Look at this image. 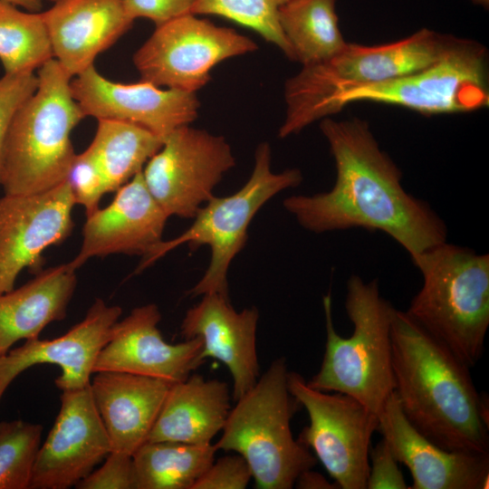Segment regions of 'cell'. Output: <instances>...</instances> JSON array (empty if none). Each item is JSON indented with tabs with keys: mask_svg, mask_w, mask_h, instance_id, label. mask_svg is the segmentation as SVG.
Here are the masks:
<instances>
[{
	"mask_svg": "<svg viewBox=\"0 0 489 489\" xmlns=\"http://www.w3.org/2000/svg\"><path fill=\"white\" fill-rule=\"evenodd\" d=\"M53 58L41 12L0 0V62L5 74L34 72Z\"/></svg>",
	"mask_w": 489,
	"mask_h": 489,
	"instance_id": "28",
	"label": "cell"
},
{
	"mask_svg": "<svg viewBox=\"0 0 489 489\" xmlns=\"http://www.w3.org/2000/svg\"><path fill=\"white\" fill-rule=\"evenodd\" d=\"M196 0H123L129 16L134 21L146 18L156 26L191 14Z\"/></svg>",
	"mask_w": 489,
	"mask_h": 489,
	"instance_id": "36",
	"label": "cell"
},
{
	"mask_svg": "<svg viewBox=\"0 0 489 489\" xmlns=\"http://www.w3.org/2000/svg\"><path fill=\"white\" fill-rule=\"evenodd\" d=\"M49 1L55 2V1H57V0H49Z\"/></svg>",
	"mask_w": 489,
	"mask_h": 489,
	"instance_id": "40",
	"label": "cell"
},
{
	"mask_svg": "<svg viewBox=\"0 0 489 489\" xmlns=\"http://www.w3.org/2000/svg\"><path fill=\"white\" fill-rule=\"evenodd\" d=\"M285 359L274 360L256 383L231 408L217 450L234 451L247 462L255 487L291 489L317 463L293 437L291 420L299 403L287 386Z\"/></svg>",
	"mask_w": 489,
	"mask_h": 489,
	"instance_id": "7",
	"label": "cell"
},
{
	"mask_svg": "<svg viewBox=\"0 0 489 489\" xmlns=\"http://www.w3.org/2000/svg\"><path fill=\"white\" fill-rule=\"evenodd\" d=\"M37 84V75L34 72L4 74L0 78V182L9 126L17 110L34 92Z\"/></svg>",
	"mask_w": 489,
	"mask_h": 489,
	"instance_id": "32",
	"label": "cell"
},
{
	"mask_svg": "<svg viewBox=\"0 0 489 489\" xmlns=\"http://www.w3.org/2000/svg\"><path fill=\"white\" fill-rule=\"evenodd\" d=\"M302 174L298 168L279 173L271 169V148L260 143L254 154V167L246 183L230 196L213 197L193 217V224L170 240H162L143 256L137 273L143 271L166 254L184 244L210 247L211 259L197 284L187 294L192 297L219 293L228 297L227 273L234 258L244 248L247 230L256 213L278 193L298 187Z\"/></svg>",
	"mask_w": 489,
	"mask_h": 489,
	"instance_id": "8",
	"label": "cell"
},
{
	"mask_svg": "<svg viewBox=\"0 0 489 489\" xmlns=\"http://www.w3.org/2000/svg\"><path fill=\"white\" fill-rule=\"evenodd\" d=\"M216 451L212 443L147 441L132 455L135 489H192Z\"/></svg>",
	"mask_w": 489,
	"mask_h": 489,
	"instance_id": "26",
	"label": "cell"
},
{
	"mask_svg": "<svg viewBox=\"0 0 489 489\" xmlns=\"http://www.w3.org/2000/svg\"><path fill=\"white\" fill-rule=\"evenodd\" d=\"M336 0H289L279 9L282 32L293 61L302 66L326 61L347 42L339 27Z\"/></svg>",
	"mask_w": 489,
	"mask_h": 489,
	"instance_id": "25",
	"label": "cell"
},
{
	"mask_svg": "<svg viewBox=\"0 0 489 489\" xmlns=\"http://www.w3.org/2000/svg\"><path fill=\"white\" fill-rule=\"evenodd\" d=\"M287 386L309 417L298 440L313 451L339 488L366 489L379 417L349 395L310 387L297 372L288 371Z\"/></svg>",
	"mask_w": 489,
	"mask_h": 489,
	"instance_id": "10",
	"label": "cell"
},
{
	"mask_svg": "<svg viewBox=\"0 0 489 489\" xmlns=\"http://www.w3.org/2000/svg\"><path fill=\"white\" fill-rule=\"evenodd\" d=\"M75 273L68 264L53 266L0 293V355L18 340L39 338L47 325L64 319L77 284Z\"/></svg>",
	"mask_w": 489,
	"mask_h": 489,
	"instance_id": "24",
	"label": "cell"
},
{
	"mask_svg": "<svg viewBox=\"0 0 489 489\" xmlns=\"http://www.w3.org/2000/svg\"><path fill=\"white\" fill-rule=\"evenodd\" d=\"M171 384L127 372L95 373L90 387L111 451L132 455L147 442Z\"/></svg>",
	"mask_w": 489,
	"mask_h": 489,
	"instance_id": "22",
	"label": "cell"
},
{
	"mask_svg": "<svg viewBox=\"0 0 489 489\" xmlns=\"http://www.w3.org/2000/svg\"><path fill=\"white\" fill-rule=\"evenodd\" d=\"M121 313L120 306L96 299L83 320L63 335L53 340H27L0 355V400L16 377L39 364H53L61 369L55 379L61 391L89 386L97 357Z\"/></svg>",
	"mask_w": 489,
	"mask_h": 489,
	"instance_id": "17",
	"label": "cell"
},
{
	"mask_svg": "<svg viewBox=\"0 0 489 489\" xmlns=\"http://www.w3.org/2000/svg\"><path fill=\"white\" fill-rule=\"evenodd\" d=\"M410 259L423 283L406 312L469 368L489 327V254L444 242Z\"/></svg>",
	"mask_w": 489,
	"mask_h": 489,
	"instance_id": "4",
	"label": "cell"
},
{
	"mask_svg": "<svg viewBox=\"0 0 489 489\" xmlns=\"http://www.w3.org/2000/svg\"><path fill=\"white\" fill-rule=\"evenodd\" d=\"M162 145L163 139L138 125L98 120L94 138L88 148L102 170L110 193L116 192L142 171Z\"/></svg>",
	"mask_w": 489,
	"mask_h": 489,
	"instance_id": "27",
	"label": "cell"
},
{
	"mask_svg": "<svg viewBox=\"0 0 489 489\" xmlns=\"http://www.w3.org/2000/svg\"><path fill=\"white\" fill-rule=\"evenodd\" d=\"M251 478L252 472L245 459L239 454L228 455L214 460L192 489H244Z\"/></svg>",
	"mask_w": 489,
	"mask_h": 489,
	"instance_id": "34",
	"label": "cell"
},
{
	"mask_svg": "<svg viewBox=\"0 0 489 489\" xmlns=\"http://www.w3.org/2000/svg\"><path fill=\"white\" fill-rule=\"evenodd\" d=\"M70 88L85 118L132 123L163 139L193 122L200 107L195 92L161 89L141 80L115 82L103 77L94 65L72 78Z\"/></svg>",
	"mask_w": 489,
	"mask_h": 489,
	"instance_id": "15",
	"label": "cell"
},
{
	"mask_svg": "<svg viewBox=\"0 0 489 489\" xmlns=\"http://www.w3.org/2000/svg\"><path fill=\"white\" fill-rule=\"evenodd\" d=\"M395 393L410 424L440 447L489 454L488 404L470 368L406 312L391 323Z\"/></svg>",
	"mask_w": 489,
	"mask_h": 489,
	"instance_id": "2",
	"label": "cell"
},
{
	"mask_svg": "<svg viewBox=\"0 0 489 489\" xmlns=\"http://www.w3.org/2000/svg\"><path fill=\"white\" fill-rule=\"evenodd\" d=\"M379 430L412 477L410 489H487L489 454L444 449L418 432L404 415L395 391L379 415Z\"/></svg>",
	"mask_w": 489,
	"mask_h": 489,
	"instance_id": "18",
	"label": "cell"
},
{
	"mask_svg": "<svg viewBox=\"0 0 489 489\" xmlns=\"http://www.w3.org/2000/svg\"><path fill=\"white\" fill-rule=\"evenodd\" d=\"M289 0H196L192 14H214L255 31L293 61L292 48L279 24V9Z\"/></svg>",
	"mask_w": 489,
	"mask_h": 489,
	"instance_id": "30",
	"label": "cell"
},
{
	"mask_svg": "<svg viewBox=\"0 0 489 489\" xmlns=\"http://www.w3.org/2000/svg\"><path fill=\"white\" fill-rule=\"evenodd\" d=\"M235 165L232 149L223 136L185 125L165 137L142 175L168 217L193 218Z\"/></svg>",
	"mask_w": 489,
	"mask_h": 489,
	"instance_id": "12",
	"label": "cell"
},
{
	"mask_svg": "<svg viewBox=\"0 0 489 489\" xmlns=\"http://www.w3.org/2000/svg\"><path fill=\"white\" fill-rule=\"evenodd\" d=\"M448 38L423 28L380 45L347 43L331 58L302 66L285 83L286 113L279 137L297 134L314 121L329 118L332 101L348 89L384 82L429 66L440 57Z\"/></svg>",
	"mask_w": 489,
	"mask_h": 489,
	"instance_id": "6",
	"label": "cell"
},
{
	"mask_svg": "<svg viewBox=\"0 0 489 489\" xmlns=\"http://www.w3.org/2000/svg\"><path fill=\"white\" fill-rule=\"evenodd\" d=\"M259 312L255 307L236 312L229 298L219 293L202 295L188 309L181 322L185 340L199 337L203 343L201 358L223 362L233 378V398L237 400L259 378L256 330Z\"/></svg>",
	"mask_w": 489,
	"mask_h": 489,
	"instance_id": "20",
	"label": "cell"
},
{
	"mask_svg": "<svg viewBox=\"0 0 489 489\" xmlns=\"http://www.w3.org/2000/svg\"><path fill=\"white\" fill-rule=\"evenodd\" d=\"M320 129L334 159L336 179L327 192L283 200L302 228L315 234L380 231L410 256L446 242L444 220L427 201L405 190L401 170L381 149L367 121L329 117Z\"/></svg>",
	"mask_w": 489,
	"mask_h": 489,
	"instance_id": "1",
	"label": "cell"
},
{
	"mask_svg": "<svg viewBox=\"0 0 489 489\" xmlns=\"http://www.w3.org/2000/svg\"><path fill=\"white\" fill-rule=\"evenodd\" d=\"M36 75V90L15 112L6 135L0 182L5 194L54 187L66 180L76 156L71 134L85 117L72 95V78L53 58Z\"/></svg>",
	"mask_w": 489,
	"mask_h": 489,
	"instance_id": "5",
	"label": "cell"
},
{
	"mask_svg": "<svg viewBox=\"0 0 489 489\" xmlns=\"http://www.w3.org/2000/svg\"><path fill=\"white\" fill-rule=\"evenodd\" d=\"M257 48L232 28L187 14L156 26L134 53L133 63L141 81L196 93L217 63Z\"/></svg>",
	"mask_w": 489,
	"mask_h": 489,
	"instance_id": "11",
	"label": "cell"
},
{
	"mask_svg": "<svg viewBox=\"0 0 489 489\" xmlns=\"http://www.w3.org/2000/svg\"><path fill=\"white\" fill-rule=\"evenodd\" d=\"M16 6H20L29 12H40L43 7V0H4Z\"/></svg>",
	"mask_w": 489,
	"mask_h": 489,
	"instance_id": "38",
	"label": "cell"
},
{
	"mask_svg": "<svg viewBox=\"0 0 489 489\" xmlns=\"http://www.w3.org/2000/svg\"><path fill=\"white\" fill-rule=\"evenodd\" d=\"M231 408L225 382L189 375L171 384L147 441L211 444Z\"/></svg>",
	"mask_w": 489,
	"mask_h": 489,
	"instance_id": "23",
	"label": "cell"
},
{
	"mask_svg": "<svg viewBox=\"0 0 489 489\" xmlns=\"http://www.w3.org/2000/svg\"><path fill=\"white\" fill-rule=\"evenodd\" d=\"M473 3L482 5L483 7H488L489 0H471Z\"/></svg>",
	"mask_w": 489,
	"mask_h": 489,
	"instance_id": "39",
	"label": "cell"
},
{
	"mask_svg": "<svg viewBox=\"0 0 489 489\" xmlns=\"http://www.w3.org/2000/svg\"><path fill=\"white\" fill-rule=\"evenodd\" d=\"M110 452L90 385L62 391L60 410L40 446L30 489L75 486Z\"/></svg>",
	"mask_w": 489,
	"mask_h": 489,
	"instance_id": "14",
	"label": "cell"
},
{
	"mask_svg": "<svg viewBox=\"0 0 489 489\" xmlns=\"http://www.w3.org/2000/svg\"><path fill=\"white\" fill-rule=\"evenodd\" d=\"M86 216L79 254L67 263L75 271L95 256L146 255L163 240L168 218L149 191L142 171L116 191L110 205Z\"/></svg>",
	"mask_w": 489,
	"mask_h": 489,
	"instance_id": "19",
	"label": "cell"
},
{
	"mask_svg": "<svg viewBox=\"0 0 489 489\" xmlns=\"http://www.w3.org/2000/svg\"><path fill=\"white\" fill-rule=\"evenodd\" d=\"M488 87L485 47L450 35L432 64L390 81L348 89L332 101L331 115L358 101L401 106L426 115L470 112L488 106Z\"/></svg>",
	"mask_w": 489,
	"mask_h": 489,
	"instance_id": "9",
	"label": "cell"
},
{
	"mask_svg": "<svg viewBox=\"0 0 489 489\" xmlns=\"http://www.w3.org/2000/svg\"><path fill=\"white\" fill-rule=\"evenodd\" d=\"M74 205L66 180L43 192L0 197V293L14 288L24 269L41 271L45 249L71 235Z\"/></svg>",
	"mask_w": 489,
	"mask_h": 489,
	"instance_id": "13",
	"label": "cell"
},
{
	"mask_svg": "<svg viewBox=\"0 0 489 489\" xmlns=\"http://www.w3.org/2000/svg\"><path fill=\"white\" fill-rule=\"evenodd\" d=\"M331 297H322L326 342L319 371L307 381L315 389L349 395L378 417L395 390L391 323L395 307L379 291L378 279L352 274L346 283L345 310L352 323L348 338L338 334Z\"/></svg>",
	"mask_w": 489,
	"mask_h": 489,
	"instance_id": "3",
	"label": "cell"
},
{
	"mask_svg": "<svg viewBox=\"0 0 489 489\" xmlns=\"http://www.w3.org/2000/svg\"><path fill=\"white\" fill-rule=\"evenodd\" d=\"M79 489H135L132 455L111 451L103 464L75 486Z\"/></svg>",
	"mask_w": 489,
	"mask_h": 489,
	"instance_id": "33",
	"label": "cell"
},
{
	"mask_svg": "<svg viewBox=\"0 0 489 489\" xmlns=\"http://www.w3.org/2000/svg\"><path fill=\"white\" fill-rule=\"evenodd\" d=\"M366 489H408L399 463L383 437L370 448Z\"/></svg>",
	"mask_w": 489,
	"mask_h": 489,
	"instance_id": "35",
	"label": "cell"
},
{
	"mask_svg": "<svg viewBox=\"0 0 489 489\" xmlns=\"http://www.w3.org/2000/svg\"><path fill=\"white\" fill-rule=\"evenodd\" d=\"M43 426L0 421V489H30Z\"/></svg>",
	"mask_w": 489,
	"mask_h": 489,
	"instance_id": "29",
	"label": "cell"
},
{
	"mask_svg": "<svg viewBox=\"0 0 489 489\" xmlns=\"http://www.w3.org/2000/svg\"><path fill=\"white\" fill-rule=\"evenodd\" d=\"M294 485L302 489H335L336 483H330L322 475L311 469L305 470L297 477Z\"/></svg>",
	"mask_w": 489,
	"mask_h": 489,
	"instance_id": "37",
	"label": "cell"
},
{
	"mask_svg": "<svg viewBox=\"0 0 489 489\" xmlns=\"http://www.w3.org/2000/svg\"><path fill=\"white\" fill-rule=\"evenodd\" d=\"M66 181L71 188L75 205L82 206L86 216L99 208L102 196L108 193L102 170L89 148L83 152L76 154Z\"/></svg>",
	"mask_w": 489,
	"mask_h": 489,
	"instance_id": "31",
	"label": "cell"
},
{
	"mask_svg": "<svg viewBox=\"0 0 489 489\" xmlns=\"http://www.w3.org/2000/svg\"><path fill=\"white\" fill-rule=\"evenodd\" d=\"M161 314L154 303L137 307L119 320L100 351L93 372L120 371L161 379H186L204 361L199 337L172 344L158 329Z\"/></svg>",
	"mask_w": 489,
	"mask_h": 489,
	"instance_id": "16",
	"label": "cell"
},
{
	"mask_svg": "<svg viewBox=\"0 0 489 489\" xmlns=\"http://www.w3.org/2000/svg\"><path fill=\"white\" fill-rule=\"evenodd\" d=\"M41 12L55 59L73 78L130 27L123 0H57Z\"/></svg>",
	"mask_w": 489,
	"mask_h": 489,
	"instance_id": "21",
	"label": "cell"
}]
</instances>
